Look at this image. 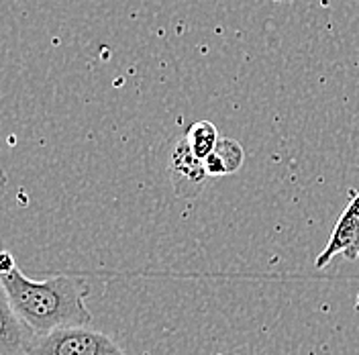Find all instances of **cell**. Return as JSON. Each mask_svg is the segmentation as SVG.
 <instances>
[{"instance_id": "obj_1", "label": "cell", "mask_w": 359, "mask_h": 355, "mask_svg": "<svg viewBox=\"0 0 359 355\" xmlns=\"http://www.w3.org/2000/svg\"><path fill=\"white\" fill-rule=\"evenodd\" d=\"M0 267L2 298L33 333L92 325L94 316L86 307L90 294L86 280L72 276H51L41 282L29 280L8 251L2 253Z\"/></svg>"}, {"instance_id": "obj_2", "label": "cell", "mask_w": 359, "mask_h": 355, "mask_svg": "<svg viewBox=\"0 0 359 355\" xmlns=\"http://www.w3.org/2000/svg\"><path fill=\"white\" fill-rule=\"evenodd\" d=\"M21 355H127L118 343L90 327H69L29 337Z\"/></svg>"}, {"instance_id": "obj_3", "label": "cell", "mask_w": 359, "mask_h": 355, "mask_svg": "<svg viewBox=\"0 0 359 355\" xmlns=\"http://www.w3.org/2000/svg\"><path fill=\"white\" fill-rule=\"evenodd\" d=\"M335 255H343L351 262L359 260V192L341 213L327 247L316 257L314 266L327 267Z\"/></svg>"}, {"instance_id": "obj_4", "label": "cell", "mask_w": 359, "mask_h": 355, "mask_svg": "<svg viewBox=\"0 0 359 355\" xmlns=\"http://www.w3.org/2000/svg\"><path fill=\"white\" fill-rule=\"evenodd\" d=\"M170 178L174 184V192L180 199H196L204 188L208 176L204 161L194 156L186 143V139L178 141L172 161H170Z\"/></svg>"}, {"instance_id": "obj_5", "label": "cell", "mask_w": 359, "mask_h": 355, "mask_svg": "<svg viewBox=\"0 0 359 355\" xmlns=\"http://www.w3.org/2000/svg\"><path fill=\"white\" fill-rule=\"evenodd\" d=\"M243 161H245L243 147L235 139L224 137L219 141V145L215 147V152L208 156V159L204 161V166H206L208 176L217 178L235 174L243 166Z\"/></svg>"}, {"instance_id": "obj_6", "label": "cell", "mask_w": 359, "mask_h": 355, "mask_svg": "<svg viewBox=\"0 0 359 355\" xmlns=\"http://www.w3.org/2000/svg\"><path fill=\"white\" fill-rule=\"evenodd\" d=\"M184 139H186L190 152L198 157L201 161H206L208 156L215 152V147L219 145V141H221L217 127L210 121H196V123H192L190 129L184 135Z\"/></svg>"}, {"instance_id": "obj_7", "label": "cell", "mask_w": 359, "mask_h": 355, "mask_svg": "<svg viewBox=\"0 0 359 355\" xmlns=\"http://www.w3.org/2000/svg\"><path fill=\"white\" fill-rule=\"evenodd\" d=\"M276 2H292V0H276ZM351 2H358L359 4V0H351Z\"/></svg>"}, {"instance_id": "obj_8", "label": "cell", "mask_w": 359, "mask_h": 355, "mask_svg": "<svg viewBox=\"0 0 359 355\" xmlns=\"http://www.w3.org/2000/svg\"><path fill=\"white\" fill-rule=\"evenodd\" d=\"M355 311L359 312V292H358V300H355Z\"/></svg>"}]
</instances>
